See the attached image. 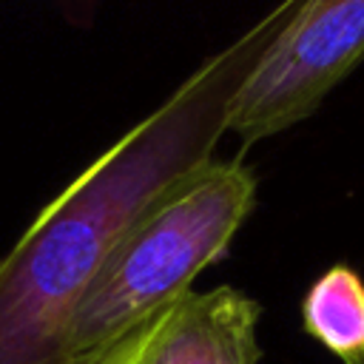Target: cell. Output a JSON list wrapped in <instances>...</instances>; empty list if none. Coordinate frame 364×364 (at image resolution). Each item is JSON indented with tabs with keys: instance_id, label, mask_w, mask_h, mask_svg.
<instances>
[{
	"instance_id": "cell-1",
	"label": "cell",
	"mask_w": 364,
	"mask_h": 364,
	"mask_svg": "<svg viewBox=\"0 0 364 364\" xmlns=\"http://www.w3.org/2000/svg\"><path fill=\"white\" fill-rule=\"evenodd\" d=\"M301 0H279L60 191L0 256V364H65L80 299L162 193L213 159L228 111Z\"/></svg>"
},
{
	"instance_id": "cell-2",
	"label": "cell",
	"mask_w": 364,
	"mask_h": 364,
	"mask_svg": "<svg viewBox=\"0 0 364 364\" xmlns=\"http://www.w3.org/2000/svg\"><path fill=\"white\" fill-rule=\"evenodd\" d=\"M256 171L245 159H210L142 210L80 299L65 364H97L191 293L193 279L225 259L256 205Z\"/></svg>"
},
{
	"instance_id": "cell-3",
	"label": "cell",
	"mask_w": 364,
	"mask_h": 364,
	"mask_svg": "<svg viewBox=\"0 0 364 364\" xmlns=\"http://www.w3.org/2000/svg\"><path fill=\"white\" fill-rule=\"evenodd\" d=\"M364 60V0H301L228 111V134L256 145L307 119Z\"/></svg>"
},
{
	"instance_id": "cell-4",
	"label": "cell",
	"mask_w": 364,
	"mask_h": 364,
	"mask_svg": "<svg viewBox=\"0 0 364 364\" xmlns=\"http://www.w3.org/2000/svg\"><path fill=\"white\" fill-rule=\"evenodd\" d=\"M259 301L230 284L191 290L97 364H259Z\"/></svg>"
},
{
	"instance_id": "cell-5",
	"label": "cell",
	"mask_w": 364,
	"mask_h": 364,
	"mask_svg": "<svg viewBox=\"0 0 364 364\" xmlns=\"http://www.w3.org/2000/svg\"><path fill=\"white\" fill-rule=\"evenodd\" d=\"M301 324L341 364H364V279L350 264L327 267L301 299Z\"/></svg>"
}]
</instances>
